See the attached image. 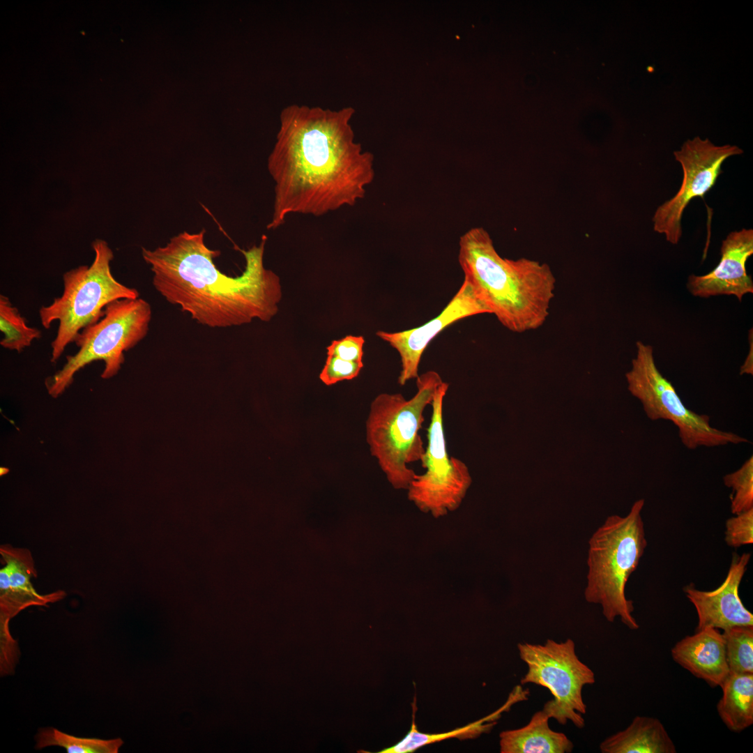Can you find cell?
I'll use <instances>...</instances> for the list:
<instances>
[{
    "instance_id": "6da1fadb",
    "label": "cell",
    "mask_w": 753,
    "mask_h": 753,
    "mask_svg": "<svg viewBox=\"0 0 753 753\" xmlns=\"http://www.w3.org/2000/svg\"><path fill=\"white\" fill-rule=\"evenodd\" d=\"M353 113L297 104L282 110L267 165L275 182L267 229L278 228L290 214L321 216L364 197L374 159L354 141Z\"/></svg>"
},
{
    "instance_id": "7a4b0ae2",
    "label": "cell",
    "mask_w": 753,
    "mask_h": 753,
    "mask_svg": "<svg viewBox=\"0 0 753 753\" xmlns=\"http://www.w3.org/2000/svg\"><path fill=\"white\" fill-rule=\"evenodd\" d=\"M205 230L181 232L164 246L142 249L153 273V285L167 302L178 305L198 323L226 328L257 319L269 321L278 312L282 287L278 275L265 268L266 236L259 245L242 250L245 266L240 275L222 273L213 259L219 250L208 248Z\"/></svg>"
},
{
    "instance_id": "3957f363",
    "label": "cell",
    "mask_w": 753,
    "mask_h": 753,
    "mask_svg": "<svg viewBox=\"0 0 753 753\" xmlns=\"http://www.w3.org/2000/svg\"><path fill=\"white\" fill-rule=\"evenodd\" d=\"M458 261L464 280L505 328L522 333L544 324L556 285L547 264L501 257L482 227L460 237Z\"/></svg>"
},
{
    "instance_id": "277c9868",
    "label": "cell",
    "mask_w": 753,
    "mask_h": 753,
    "mask_svg": "<svg viewBox=\"0 0 753 753\" xmlns=\"http://www.w3.org/2000/svg\"><path fill=\"white\" fill-rule=\"evenodd\" d=\"M644 503L636 501L624 517L609 516L588 541L585 600L600 604L607 621L618 617L630 630L639 625L625 587L648 545L641 517Z\"/></svg>"
},
{
    "instance_id": "5b68a950",
    "label": "cell",
    "mask_w": 753,
    "mask_h": 753,
    "mask_svg": "<svg viewBox=\"0 0 753 753\" xmlns=\"http://www.w3.org/2000/svg\"><path fill=\"white\" fill-rule=\"evenodd\" d=\"M416 379L417 391L409 400L400 393L377 395L371 404L366 423L371 453L395 489H407L416 476L408 464L421 462L425 454L419 434L425 420L423 412L443 381L434 370Z\"/></svg>"
},
{
    "instance_id": "8992f818",
    "label": "cell",
    "mask_w": 753,
    "mask_h": 753,
    "mask_svg": "<svg viewBox=\"0 0 753 753\" xmlns=\"http://www.w3.org/2000/svg\"><path fill=\"white\" fill-rule=\"evenodd\" d=\"M91 247L94 252L92 264L64 273L61 295L39 309L40 321L45 329L59 322L56 335L51 342L52 363L60 358L83 328L100 319L109 303L121 298H139L136 289L123 284L112 275L110 264L114 253L108 243L96 239Z\"/></svg>"
},
{
    "instance_id": "52a82bcc",
    "label": "cell",
    "mask_w": 753,
    "mask_h": 753,
    "mask_svg": "<svg viewBox=\"0 0 753 753\" xmlns=\"http://www.w3.org/2000/svg\"><path fill=\"white\" fill-rule=\"evenodd\" d=\"M151 316L150 304L140 298H121L109 303L100 319L83 328L75 337L77 352L67 356L62 368L46 379L48 393L53 397L61 395L73 383L75 374L96 360L105 363L102 379L115 376L125 360L124 352L147 335Z\"/></svg>"
},
{
    "instance_id": "ba28073f",
    "label": "cell",
    "mask_w": 753,
    "mask_h": 753,
    "mask_svg": "<svg viewBox=\"0 0 753 753\" xmlns=\"http://www.w3.org/2000/svg\"><path fill=\"white\" fill-rule=\"evenodd\" d=\"M636 347L631 369L625 374L628 389L640 401L650 420L672 422L682 443L690 450L749 442L740 435L713 427L709 416L687 408L672 383L658 370L653 347L637 341Z\"/></svg>"
},
{
    "instance_id": "9c48e42d",
    "label": "cell",
    "mask_w": 753,
    "mask_h": 753,
    "mask_svg": "<svg viewBox=\"0 0 753 753\" xmlns=\"http://www.w3.org/2000/svg\"><path fill=\"white\" fill-rule=\"evenodd\" d=\"M517 648L520 658L528 667L521 683L545 687L553 696L542 710L561 724L570 721L577 728H583L582 715L586 713V705L582 690L595 679L594 672L577 655L573 640L556 642L548 639L543 644L520 643Z\"/></svg>"
},
{
    "instance_id": "30bf717a",
    "label": "cell",
    "mask_w": 753,
    "mask_h": 753,
    "mask_svg": "<svg viewBox=\"0 0 753 753\" xmlns=\"http://www.w3.org/2000/svg\"><path fill=\"white\" fill-rule=\"evenodd\" d=\"M449 384L443 381L431 403L432 416L427 429V445L422 458L425 472L415 476L408 498L422 512L434 517L455 510L471 486L469 468L461 459L448 455L443 427V400Z\"/></svg>"
},
{
    "instance_id": "8fae6325",
    "label": "cell",
    "mask_w": 753,
    "mask_h": 753,
    "mask_svg": "<svg viewBox=\"0 0 753 753\" xmlns=\"http://www.w3.org/2000/svg\"><path fill=\"white\" fill-rule=\"evenodd\" d=\"M736 146H716L708 139L696 137L674 151L683 169L681 185L676 194L658 206L653 217V229L664 234L671 244H678L681 235V220L686 206L696 197L703 198L722 173V165L729 157L740 155Z\"/></svg>"
},
{
    "instance_id": "7c38bea8",
    "label": "cell",
    "mask_w": 753,
    "mask_h": 753,
    "mask_svg": "<svg viewBox=\"0 0 753 753\" xmlns=\"http://www.w3.org/2000/svg\"><path fill=\"white\" fill-rule=\"evenodd\" d=\"M0 672L12 674L20 658L17 641L9 630L10 621L20 611L31 606H47L63 600L66 593L59 590L40 594L31 579L37 577V571L31 552L26 548L13 547L5 544L0 547Z\"/></svg>"
},
{
    "instance_id": "4fadbf2b",
    "label": "cell",
    "mask_w": 753,
    "mask_h": 753,
    "mask_svg": "<svg viewBox=\"0 0 753 753\" xmlns=\"http://www.w3.org/2000/svg\"><path fill=\"white\" fill-rule=\"evenodd\" d=\"M489 310L478 298L471 285L464 279L459 289L441 312L420 326L390 333L379 330L376 335L396 349L400 357L398 383L404 386L416 379L421 357L429 342L444 328L462 319Z\"/></svg>"
},
{
    "instance_id": "5bb4252c",
    "label": "cell",
    "mask_w": 753,
    "mask_h": 753,
    "mask_svg": "<svg viewBox=\"0 0 753 753\" xmlns=\"http://www.w3.org/2000/svg\"><path fill=\"white\" fill-rule=\"evenodd\" d=\"M750 558V553H734L725 579L713 591L699 590L693 585L683 588L697 613L696 631L707 628L724 630L733 626L753 625V614L745 607L738 593Z\"/></svg>"
},
{
    "instance_id": "9a60e30c",
    "label": "cell",
    "mask_w": 753,
    "mask_h": 753,
    "mask_svg": "<svg viewBox=\"0 0 753 753\" xmlns=\"http://www.w3.org/2000/svg\"><path fill=\"white\" fill-rule=\"evenodd\" d=\"M721 258L717 266L703 275H691L687 282L694 296L708 298L735 296L739 301L753 293V282L747 273L746 262L753 254V230L742 229L729 233L722 241Z\"/></svg>"
},
{
    "instance_id": "2e32d148",
    "label": "cell",
    "mask_w": 753,
    "mask_h": 753,
    "mask_svg": "<svg viewBox=\"0 0 753 753\" xmlns=\"http://www.w3.org/2000/svg\"><path fill=\"white\" fill-rule=\"evenodd\" d=\"M671 651L676 663L712 687H721L730 674L724 639L717 629L696 631L677 642Z\"/></svg>"
},
{
    "instance_id": "e0dca14e",
    "label": "cell",
    "mask_w": 753,
    "mask_h": 753,
    "mask_svg": "<svg viewBox=\"0 0 753 753\" xmlns=\"http://www.w3.org/2000/svg\"><path fill=\"white\" fill-rule=\"evenodd\" d=\"M549 717L543 710L535 713L523 727L500 733L501 753H569L572 742L561 732L553 731Z\"/></svg>"
},
{
    "instance_id": "ac0fdd59",
    "label": "cell",
    "mask_w": 753,
    "mask_h": 753,
    "mask_svg": "<svg viewBox=\"0 0 753 753\" xmlns=\"http://www.w3.org/2000/svg\"><path fill=\"white\" fill-rule=\"evenodd\" d=\"M602 753H674L676 746L662 723L657 718L635 717L630 725L604 739Z\"/></svg>"
},
{
    "instance_id": "d6986e66",
    "label": "cell",
    "mask_w": 753,
    "mask_h": 753,
    "mask_svg": "<svg viewBox=\"0 0 753 753\" xmlns=\"http://www.w3.org/2000/svg\"><path fill=\"white\" fill-rule=\"evenodd\" d=\"M717 713L732 731L740 732L753 724V674H730L721 687Z\"/></svg>"
},
{
    "instance_id": "ffe728a7",
    "label": "cell",
    "mask_w": 753,
    "mask_h": 753,
    "mask_svg": "<svg viewBox=\"0 0 753 753\" xmlns=\"http://www.w3.org/2000/svg\"><path fill=\"white\" fill-rule=\"evenodd\" d=\"M504 708L505 706L487 717L465 727L442 733H427L419 731L415 724V710H413L411 729L405 737L395 745L383 749L378 753H409L422 746L450 738H458L461 740L474 738L493 727L494 722H491L492 720L495 719Z\"/></svg>"
},
{
    "instance_id": "44dd1931",
    "label": "cell",
    "mask_w": 753,
    "mask_h": 753,
    "mask_svg": "<svg viewBox=\"0 0 753 753\" xmlns=\"http://www.w3.org/2000/svg\"><path fill=\"white\" fill-rule=\"evenodd\" d=\"M123 741L121 738L100 739L82 738L64 733L56 728L40 729L36 736V748L59 746L68 753H117Z\"/></svg>"
},
{
    "instance_id": "7402d4cb",
    "label": "cell",
    "mask_w": 753,
    "mask_h": 753,
    "mask_svg": "<svg viewBox=\"0 0 753 753\" xmlns=\"http://www.w3.org/2000/svg\"><path fill=\"white\" fill-rule=\"evenodd\" d=\"M0 330L3 337L0 345L10 351L20 353L31 345L35 340L41 337V332L37 328L29 326L19 310L10 302L8 297L0 295Z\"/></svg>"
},
{
    "instance_id": "603a6c76",
    "label": "cell",
    "mask_w": 753,
    "mask_h": 753,
    "mask_svg": "<svg viewBox=\"0 0 753 753\" xmlns=\"http://www.w3.org/2000/svg\"><path fill=\"white\" fill-rule=\"evenodd\" d=\"M730 674H753V625H738L723 630Z\"/></svg>"
},
{
    "instance_id": "cb8c5ba5",
    "label": "cell",
    "mask_w": 753,
    "mask_h": 753,
    "mask_svg": "<svg viewBox=\"0 0 753 753\" xmlns=\"http://www.w3.org/2000/svg\"><path fill=\"white\" fill-rule=\"evenodd\" d=\"M726 487L732 490L731 511L737 515L753 508V457L751 456L733 473L723 477Z\"/></svg>"
},
{
    "instance_id": "d4e9b609",
    "label": "cell",
    "mask_w": 753,
    "mask_h": 753,
    "mask_svg": "<svg viewBox=\"0 0 753 753\" xmlns=\"http://www.w3.org/2000/svg\"><path fill=\"white\" fill-rule=\"evenodd\" d=\"M725 542L727 545L738 548L753 543V508L727 519Z\"/></svg>"
},
{
    "instance_id": "484cf974",
    "label": "cell",
    "mask_w": 753,
    "mask_h": 753,
    "mask_svg": "<svg viewBox=\"0 0 753 753\" xmlns=\"http://www.w3.org/2000/svg\"><path fill=\"white\" fill-rule=\"evenodd\" d=\"M363 367V362L346 360L337 356H327L319 378L324 384L331 386L341 381L354 379Z\"/></svg>"
},
{
    "instance_id": "4316f807",
    "label": "cell",
    "mask_w": 753,
    "mask_h": 753,
    "mask_svg": "<svg viewBox=\"0 0 753 753\" xmlns=\"http://www.w3.org/2000/svg\"><path fill=\"white\" fill-rule=\"evenodd\" d=\"M365 339L360 335H347L332 341L326 347L327 356H337L346 360L363 362Z\"/></svg>"
},
{
    "instance_id": "83f0119b",
    "label": "cell",
    "mask_w": 753,
    "mask_h": 753,
    "mask_svg": "<svg viewBox=\"0 0 753 753\" xmlns=\"http://www.w3.org/2000/svg\"><path fill=\"white\" fill-rule=\"evenodd\" d=\"M750 350L749 353L740 367V374H753V339H752V329L750 330Z\"/></svg>"
}]
</instances>
